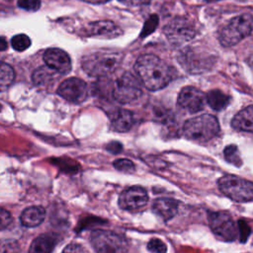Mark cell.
Listing matches in <instances>:
<instances>
[{
  "label": "cell",
  "instance_id": "obj_34",
  "mask_svg": "<svg viewBox=\"0 0 253 253\" xmlns=\"http://www.w3.org/2000/svg\"><path fill=\"white\" fill-rule=\"evenodd\" d=\"M62 253H83V249L76 243H70L63 249Z\"/></svg>",
  "mask_w": 253,
  "mask_h": 253
},
{
  "label": "cell",
  "instance_id": "obj_22",
  "mask_svg": "<svg viewBox=\"0 0 253 253\" xmlns=\"http://www.w3.org/2000/svg\"><path fill=\"white\" fill-rule=\"evenodd\" d=\"M56 71L52 70L48 66H41L33 73L32 79L35 85L43 86L49 84L56 77Z\"/></svg>",
  "mask_w": 253,
  "mask_h": 253
},
{
  "label": "cell",
  "instance_id": "obj_24",
  "mask_svg": "<svg viewBox=\"0 0 253 253\" xmlns=\"http://www.w3.org/2000/svg\"><path fill=\"white\" fill-rule=\"evenodd\" d=\"M223 153H224V158L228 163L233 164L234 166H241L242 165V160H241L239 150H238L236 145H234V144L227 145L224 148Z\"/></svg>",
  "mask_w": 253,
  "mask_h": 253
},
{
  "label": "cell",
  "instance_id": "obj_25",
  "mask_svg": "<svg viewBox=\"0 0 253 253\" xmlns=\"http://www.w3.org/2000/svg\"><path fill=\"white\" fill-rule=\"evenodd\" d=\"M11 44L15 50L23 51V50H26L31 45V40L27 35L20 34L12 38Z\"/></svg>",
  "mask_w": 253,
  "mask_h": 253
},
{
  "label": "cell",
  "instance_id": "obj_37",
  "mask_svg": "<svg viewBox=\"0 0 253 253\" xmlns=\"http://www.w3.org/2000/svg\"><path fill=\"white\" fill-rule=\"evenodd\" d=\"M207 1H216V0H207Z\"/></svg>",
  "mask_w": 253,
  "mask_h": 253
},
{
  "label": "cell",
  "instance_id": "obj_9",
  "mask_svg": "<svg viewBox=\"0 0 253 253\" xmlns=\"http://www.w3.org/2000/svg\"><path fill=\"white\" fill-rule=\"evenodd\" d=\"M164 34L171 43L181 45L196 36V30L188 19L176 17L164 27Z\"/></svg>",
  "mask_w": 253,
  "mask_h": 253
},
{
  "label": "cell",
  "instance_id": "obj_1",
  "mask_svg": "<svg viewBox=\"0 0 253 253\" xmlns=\"http://www.w3.org/2000/svg\"><path fill=\"white\" fill-rule=\"evenodd\" d=\"M134 71L140 82L150 91L166 87L173 78V69L154 54L140 55L134 63Z\"/></svg>",
  "mask_w": 253,
  "mask_h": 253
},
{
  "label": "cell",
  "instance_id": "obj_6",
  "mask_svg": "<svg viewBox=\"0 0 253 253\" xmlns=\"http://www.w3.org/2000/svg\"><path fill=\"white\" fill-rule=\"evenodd\" d=\"M142 94L141 82L130 72L123 73L113 87V97L121 104H129L140 98Z\"/></svg>",
  "mask_w": 253,
  "mask_h": 253
},
{
  "label": "cell",
  "instance_id": "obj_27",
  "mask_svg": "<svg viewBox=\"0 0 253 253\" xmlns=\"http://www.w3.org/2000/svg\"><path fill=\"white\" fill-rule=\"evenodd\" d=\"M114 167L122 172H131L134 169V164L129 159L120 158L114 161Z\"/></svg>",
  "mask_w": 253,
  "mask_h": 253
},
{
  "label": "cell",
  "instance_id": "obj_29",
  "mask_svg": "<svg viewBox=\"0 0 253 253\" xmlns=\"http://www.w3.org/2000/svg\"><path fill=\"white\" fill-rule=\"evenodd\" d=\"M158 24V18L156 15H152L146 22H145V25H144V28L143 30L141 31V37H145L147 35H149L150 33H152L156 26Z\"/></svg>",
  "mask_w": 253,
  "mask_h": 253
},
{
  "label": "cell",
  "instance_id": "obj_7",
  "mask_svg": "<svg viewBox=\"0 0 253 253\" xmlns=\"http://www.w3.org/2000/svg\"><path fill=\"white\" fill-rule=\"evenodd\" d=\"M91 244L97 253H126L127 243L124 236L110 230L98 229L91 234Z\"/></svg>",
  "mask_w": 253,
  "mask_h": 253
},
{
  "label": "cell",
  "instance_id": "obj_17",
  "mask_svg": "<svg viewBox=\"0 0 253 253\" xmlns=\"http://www.w3.org/2000/svg\"><path fill=\"white\" fill-rule=\"evenodd\" d=\"M134 124L132 112L126 109L117 110L111 117V128L117 132L128 131Z\"/></svg>",
  "mask_w": 253,
  "mask_h": 253
},
{
  "label": "cell",
  "instance_id": "obj_3",
  "mask_svg": "<svg viewBox=\"0 0 253 253\" xmlns=\"http://www.w3.org/2000/svg\"><path fill=\"white\" fill-rule=\"evenodd\" d=\"M219 132L217 119L210 114L200 115L187 120L183 126V135L192 141L206 143Z\"/></svg>",
  "mask_w": 253,
  "mask_h": 253
},
{
  "label": "cell",
  "instance_id": "obj_21",
  "mask_svg": "<svg viewBox=\"0 0 253 253\" xmlns=\"http://www.w3.org/2000/svg\"><path fill=\"white\" fill-rule=\"evenodd\" d=\"M205 96H206V102L209 104V106L212 110L217 112L224 110L230 101V98L228 95L224 94L222 91L217 89L209 91Z\"/></svg>",
  "mask_w": 253,
  "mask_h": 253
},
{
  "label": "cell",
  "instance_id": "obj_10",
  "mask_svg": "<svg viewBox=\"0 0 253 253\" xmlns=\"http://www.w3.org/2000/svg\"><path fill=\"white\" fill-rule=\"evenodd\" d=\"M178 60L187 72L202 73L210 69L212 64V56L207 55L196 48H187L178 55Z\"/></svg>",
  "mask_w": 253,
  "mask_h": 253
},
{
  "label": "cell",
  "instance_id": "obj_35",
  "mask_svg": "<svg viewBox=\"0 0 253 253\" xmlns=\"http://www.w3.org/2000/svg\"><path fill=\"white\" fill-rule=\"evenodd\" d=\"M7 45H8V43H7L6 39L4 37H0V51L5 50L7 48Z\"/></svg>",
  "mask_w": 253,
  "mask_h": 253
},
{
  "label": "cell",
  "instance_id": "obj_2",
  "mask_svg": "<svg viewBox=\"0 0 253 253\" xmlns=\"http://www.w3.org/2000/svg\"><path fill=\"white\" fill-rule=\"evenodd\" d=\"M123 53L113 50H96L82 57L84 71L94 77H104L113 73L122 63Z\"/></svg>",
  "mask_w": 253,
  "mask_h": 253
},
{
  "label": "cell",
  "instance_id": "obj_12",
  "mask_svg": "<svg viewBox=\"0 0 253 253\" xmlns=\"http://www.w3.org/2000/svg\"><path fill=\"white\" fill-rule=\"evenodd\" d=\"M206 104L205 94L193 86L184 87L178 95V105L188 113L195 114L202 111Z\"/></svg>",
  "mask_w": 253,
  "mask_h": 253
},
{
  "label": "cell",
  "instance_id": "obj_33",
  "mask_svg": "<svg viewBox=\"0 0 253 253\" xmlns=\"http://www.w3.org/2000/svg\"><path fill=\"white\" fill-rule=\"evenodd\" d=\"M106 148L108 151H110L114 154H118L123 150V145H122V143H120L118 141H112L107 144Z\"/></svg>",
  "mask_w": 253,
  "mask_h": 253
},
{
  "label": "cell",
  "instance_id": "obj_14",
  "mask_svg": "<svg viewBox=\"0 0 253 253\" xmlns=\"http://www.w3.org/2000/svg\"><path fill=\"white\" fill-rule=\"evenodd\" d=\"M43 61L46 66L56 71L58 74H67L71 70V60L69 55L62 49L50 47L43 53Z\"/></svg>",
  "mask_w": 253,
  "mask_h": 253
},
{
  "label": "cell",
  "instance_id": "obj_4",
  "mask_svg": "<svg viewBox=\"0 0 253 253\" xmlns=\"http://www.w3.org/2000/svg\"><path fill=\"white\" fill-rule=\"evenodd\" d=\"M252 24L253 20L250 14H242L232 18L221 28L218 34L220 44L228 47L238 43L241 40L251 35Z\"/></svg>",
  "mask_w": 253,
  "mask_h": 253
},
{
  "label": "cell",
  "instance_id": "obj_28",
  "mask_svg": "<svg viewBox=\"0 0 253 253\" xmlns=\"http://www.w3.org/2000/svg\"><path fill=\"white\" fill-rule=\"evenodd\" d=\"M17 5L27 11H38L41 7V0H18Z\"/></svg>",
  "mask_w": 253,
  "mask_h": 253
},
{
  "label": "cell",
  "instance_id": "obj_23",
  "mask_svg": "<svg viewBox=\"0 0 253 253\" xmlns=\"http://www.w3.org/2000/svg\"><path fill=\"white\" fill-rule=\"evenodd\" d=\"M15 79V71L11 65L0 61V92L7 90Z\"/></svg>",
  "mask_w": 253,
  "mask_h": 253
},
{
  "label": "cell",
  "instance_id": "obj_31",
  "mask_svg": "<svg viewBox=\"0 0 253 253\" xmlns=\"http://www.w3.org/2000/svg\"><path fill=\"white\" fill-rule=\"evenodd\" d=\"M12 221L11 213L4 208L0 207V230H3L9 226Z\"/></svg>",
  "mask_w": 253,
  "mask_h": 253
},
{
  "label": "cell",
  "instance_id": "obj_11",
  "mask_svg": "<svg viewBox=\"0 0 253 253\" xmlns=\"http://www.w3.org/2000/svg\"><path fill=\"white\" fill-rule=\"evenodd\" d=\"M57 94L66 101L80 104L87 99L88 87L85 81L77 77L64 80L57 88Z\"/></svg>",
  "mask_w": 253,
  "mask_h": 253
},
{
  "label": "cell",
  "instance_id": "obj_8",
  "mask_svg": "<svg viewBox=\"0 0 253 253\" xmlns=\"http://www.w3.org/2000/svg\"><path fill=\"white\" fill-rule=\"evenodd\" d=\"M210 226L214 234L225 241H234L238 235L237 224L227 211H212L209 213Z\"/></svg>",
  "mask_w": 253,
  "mask_h": 253
},
{
  "label": "cell",
  "instance_id": "obj_15",
  "mask_svg": "<svg viewBox=\"0 0 253 253\" xmlns=\"http://www.w3.org/2000/svg\"><path fill=\"white\" fill-rule=\"evenodd\" d=\"M85 34L88 37L113 39L119 37L122 34V31L114 22L104 20L90 23L85 30Z\"/></svg>",
  "mask_w": 253,
  "mask_h": 253
},
{
  "label": "cell",
  "instance_id": "obj_19",
  "mask_svg": "<svg viewBox=\"0 0 253 253\" xmlns=\"http://www.w3.org/2000/svg\"><path fill=\"white\" fill-rule=\"evenodd\" d=\"M231 126L239 131L252 132L253 130V106H248L238 112L231 121Z\"/></svg>",
  "mask_w": 253,
  "mask_h": 253
},
{
  "label": "cell",
  "instance_id": "obj_30",
  "mask_svg": "<svg viewBox=\"0 0 253 253\" xmlns=\"http://www.w3.org/2000/svg\"><path fill=\"white\" fill-rule=\"evenodd\" d=\"M237 228H238V233H239L241 242H246V240H247V238L249 237L250 232H251L250 226H249L245 221L239 220V221H238Z\"/></svg>",
  "mask_w": 253,
  "mask_h": 253
},
{
  "label": "cell",
  "instance_id": "obj_18",
  "mask_svg": "<svg viewBox=\"0 0 253 253\" xmlns=\"http://www.w3.org/2000/svg\"><path fill=\"white\" fill-rule=\"evenodd\" d=\"M45 217V210L41 206L29 207L23 211L20 216L21 223L26 227L39 226Z\"/></svg>",
  "mask_w": 253,
  "mask_h": 253
},
{
  "label": "cell",
  "instance_id": "obj_26",
  "mask_svg": "<svg viewBox=\"0 0 253 253\" xmlns=\"http://www.w3.org/2000/svg\"><path fill=\"white\" fill-rule=\"evenodd\" d=\"M147 249L151 253H166L167 251L166 244L158 238L150 239L147 243Z\"/></svg>",
  "mask_w": 253,
  "mask_h": 253
},
{
  "label": "cell",
  "instance_id": "obj_13",
  "mask_svg": "<svg viewBox=\"0 0 253 253\" xmlns=\"http://www.w3.org/2000/svg\"><path fill=\"white\" fill-rule=\"evenodd\" d=\"M148 202L145 189L133 186L126 189L119 197V206L125 211H136L143 208Z\"/></svg>",
  "mask_w": 253,
  "mask_h": 253
},
{
  "label": "cell",
  "instance_id": "obj_5",
  "mask_svg": "<svg viewBox=\"0 0 253 253\" xmlns=\"http://www.w3.org/2000/svg\"><path fill=\"white\" fill-rule=\"evenodd\" d=\"M217 185L219 191L234 202L247 203L253 199V184L249 180L225 175L218 179Z\"/></svg>",
  "mask_w": 253,
  "mask_h": 253
},
{
  "label": "cell",
  "instance_id": "obj_36",
  "mask_svg": "<svg viewBox=\"0 0 253 253\" xmlns=\"http://www.w3.org/2000/svg\"><path fill=\"white\" fill-rule=\"evenodd\" d=\"M82 1L87 2V3H91V4H104V3L109 2L110 0H82Z\"/></svg>",
  "mask_w": 253,
  "mask_h": 253
},
{
  "label": "cell",
  "instance_id": "obj_32",
  "mask_svg": "<svg viewBox=\"0 0 253 253\" xmlns=\"http://www.w3.org/2000/svg\"><path fill=\"white\" fill-rule=\"evenodd\" d=\"M118 1L126 6H130V7L146 5L150 2V0H118Z\"/></svg>",
  "mask_w": 253,
  "mask_h": 253
},
{
  "label": "cell",
  "instance_id": "obj_20",
  "mask_svg": "<svg viewBox=\"0 0 253 253\" xmlns=\"http://www.w3.org/2000/svg\"><path fill=\"white\" fill-rule=\"evenodd\" d=\"M55 244V236L53 234L44 233L34 239L28 253H51Z\"/></svg>",
  "mask_w": 253,
  "mask_h": 253
},
{
  "label": "cell",
  "instance_id": "obj_16",
  "mask_svg": "<svg viewBox=\"0 0 253 253\" xmlns=\"http://www.w3.org/2000/svg\"><path fill=\"white\" fill-rule=\"evenodd\" d=\"M179 203L171 198H159L152 204V211L164 220H169L178 212Z\"/></svg>",
  "mask_w": 253,
  "mask_h": 253
}]
</instances>
